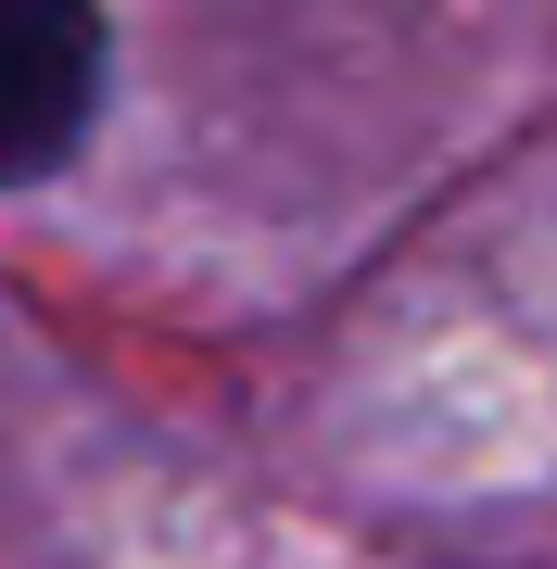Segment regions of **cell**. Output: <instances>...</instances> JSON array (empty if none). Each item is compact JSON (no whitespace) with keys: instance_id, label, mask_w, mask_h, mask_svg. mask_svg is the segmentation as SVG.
<instances>
[{"instance_id":"1","label":"cell","mask_w":557,"mask_h":569,"mask_svg":"<svg viewBox=\"0 0 557 569\" xmlns=\"http://www.w3.org/2000/svg\"><path fill=\"white\" fill-rule=\"evenodd\" d=\"M102 102V26L63 0H0V190L51 178Z\"/></svg>"}]
</instances>
